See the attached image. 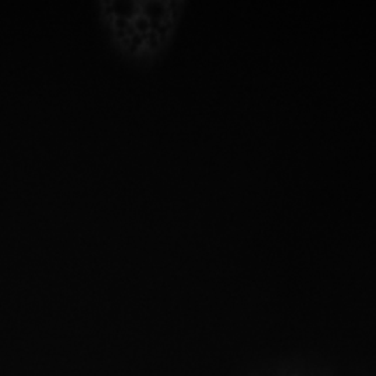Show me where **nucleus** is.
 <instances>
[{"label":"nucleus","mask_w":376,"mask_h":376,"mask_svg":"<svg viewBox=\"0 0 376 376\" xmlns=\"http://www.w3.org/2000/svg\"><path fill=\"white\" fill-rule=\"evenodd\" d=\"M185 7L182 0H102L96 13L113 49L126 60L145 64L168 52Z\"/></svg>","instance_id":"nucleus-1"}]
</instances>
